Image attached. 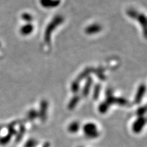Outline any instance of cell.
Masks as SVG:
<instances>
[{"instance_id": "1", "label": "cell", "mask_w": 147, "mask_h": 147, "mask_svg": "<svg viewBox=\"0 0 147 147\" xmlns=\"http://www.w3.org/2000/svg\"><path fill=\"white\" fill-rule=\"evenodd\" d=\"M85 136L91 139H94L99 136V132L96 124L93 123H88L83 127Z\"/></svg>"}, {"instance_id": "2", "label": "cell", "mask_w": 147, "mask_h": 147, "mask_svg": "<svg viewBox=\"0 0 147 147\" xmlns=\"http://www.w3.org/2000/svg\"><path fill=\"white\" fill-rule=\"evenodd\" d=\"M145 124L146 119L144 117H139L133 123L132 125V130L136 134H139L143 129Z\"/></svg>"}, {"instance_id": "3", "label": "cell", "mask_w": 147, "mask_h": 147, "mask_svg": "<svg viewBox=\"0 0 147 147\" xmlns=\"http://www.w3.org/2000/svg\"><path fill=\"white\" fill-rule=\"evenodd\" d=\"M80 125L78 121H73L67 127V130L72 134H76L80 130Z\"/></svg>"}, {"instance_id": "4", "label": "cell", "mask_w": 147, "mask_h": 147, "mask_svg": "<svg viewBox=\"0 0 147 147\" xmlns=\"http://www.w3.org/2000/svg\"><path fill=\"white\" fill-rule=\"evenodd\" d=\"M47 105H46V104H42V108H41L40 110V118L41 119V120L42 121H45L46 118H47Z\"/></svg>"}, {"instance_id": "5", "label": "cell", "mask_w": 147, "mask_h": 147, "mask_svg": "<svg viewBox=\"0 0 147 147\" xmlns=\"http://www.w3.org/2000/svg\"><path fill=\"white\" fill-rule=\"evenodd\" d=\"M38 145V142L34 139H30L28 141L26 145V147H36Z\"/></svg>"}, {"instance_id": "6", "label": "cell", "mask_w": 147, "mask_h": 147, "mask_svg": "<svg viewBox=\"0 0 147 147\" xmlns=\"http://www.w3.org/2000/svg\"><path fill=\"white\" fill-rule=\"evenodd\" d=\"M145 113V108H141L138 110L137 114L138 115L139 117H143V115Z\"/></svg>"}, {"instance_id": "7", "label": "cell", "mask_w": 147, "mask_h": 147, "mask_svg": "<svg viewBox=\"0 0 147 147\" xmlns=\"http://www.w3.org/2000/svg\"><path fill=\"white\" fill-rule=\"evenodd\" d=\"M32 113L30 115H29V118H30V119H35V118H36L37 117H38V113H37L35 110L34 111H33V112H31Z\"/></svg>"}, {"instance_id": "8", "label": "cell", "mask_w": 147, "mask_h": 147, "mask_svg": "<svg viewBox=\"0 0 147 147\" xmlns=\"http://www.w3.org/2000/svg\"><path fill=\"white\" fill-rule=\"evenodd\" d=\"M43 147H50V144L48 143V142H47V143H45V144L44 145Z\"/></svg>"}, {"instance_id": "9", "label": "cell", "mask_w": 147, "mask_h": 147, "mask_svg": "<svg viewBox=\"0 0 147 147\" xmlns=\"http://www.w3.org/2000/svg\"><path fill=\"white\" fill-rule=\"evenodd\" d=\"M79 147H83V146H79Z\"/></svg>"}]
</instances>
